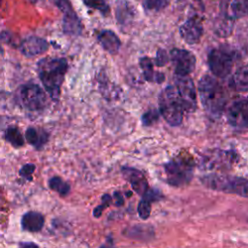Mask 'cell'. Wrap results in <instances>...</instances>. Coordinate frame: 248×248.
I'll return each instance as SVG.
<instances>
[{"instance_id": "obj_4", "label": "cell", "mask_w": 248, "mask_h": 248, "mask_svg": "<svg viewBox=\"0 0 248 248\" xmlns=\"http://www.w3.org/2000/svg\"><path fill=\"white\" fill-rule=\"evenodd\" d=\"M201 182L211 190L236 194L248 199V180L245 178L210 173L201 177Z\"/></svg>"}, {"instance_id": "obj_1", "label": "cell", "mask_w": 248, "mask_h": 248, "mask_svg": "<svg viewBox=\"0 0 248 248\" xmlns=\"http://www.w3.org/2000/svg\"><path fill=\"white\" fill-rule=\"evenodd\" d=\"M67 69L68 62L65 58L46 57L41 59L37 64L39 78L53 101L59 99Z\"/></svg>"}, {"instance_id": "obj_30", "label": "cell", "mask_w": 248, "mask_h": 248, "mask_svg": "<svg viewBox=\"0 0 248 248\" xmlns=\"http://www.w3.org/2000/svg\"><path fill=\"white\" fill-rule=\"evenodd\" d=\"M111 201H112V198H111L110 196H108V194L104 195V196H103V203L100 204V205H98V206L94 209V212H93L94 216L97 217V218L100 217V215L102 214L103 209L106 208L108 204H110V203H111Z\"/></svg>"}, {"instance_id": "obj_6", "label": "cell", "mask_w": 248, "mask_h": 248, "mask_svg": "<svg viewBox=\"0 0 248 248\" xmlns=\"http://www.w3.org/2000/svg\"><path fill=\"white\" fill-rule=\"evenodd\" d=\"M18 98L20 104L28 110H41L47 102L46 93L43 89L34 83L23 84L18 89Z\"/></svg>"}, {"instance_id": "obj_32", "label": "cell", "mask_w": 248, "mask_h": 248, "mask_svg": "<svg viewBox=\"0 0 248 248\" xmlns=\"http://www.w3.org/2000/svg\"><path fill=\"white\" fill-rule=\"evenodd\" d=\"M34 170H35V165L34 164H26L20 169L19 175L30 180L32 178V174H33Z\"/></svg>"}, {"instance_id": "obj_28", "label": "cell", "mask_w": 248, "mask_h": 248, "mask_svg": "<svg viewBox=\"0 0 248 248\" xmlns=\"http://www.w3.org/2000/svg\"><path fill=\"white\" fill-rule=\"evenodd\" d=\"M151 212V202L142 198L138 204V213L141 219H147Z\"/></svg>"}, {"instance_id": "obj_10", "label": "cell", "mask_w": 248, "mask_h": 248, "mask_svg": "<svg viewBox=\"0 0 248 248\" xmlns=\"http://www.w3.org/2000/svg\"><path fill=\"white\" fill-rule=\"evenodd\" d=\"M179 32L186 43L197 44L201 40L203 32L202 19L197 16L190 17L180 26Z\"/></svg>"}, {"instance_id": "obj_35", "label": "cell", "mask_w": 248, "mask_h": 248, "mask_svg": "<svg viewBox=\"0 0 248 248\" xmlns=\"http://www.w3.org/2000/svg\"><path fill=\"white\" fill-rule=\"evenodd\" d=\"M113 200L116 202L115 203H116L117 205H120V204H122V203H123V198H122L121 194H119V193H117V192L114 194V196H113Z\"/></svg>"}, {"instance_id": "obj_22", "label": "cell", "mask_w": 248, "mask_h": 248, "mask_svg": "<svg viewBox=\"0 0 248 248\" xmlns=\"http://www.w3.org/2000/svg\"><path fill=\"white\" fill-rule=\"evenodd\" d=\"M134 11L132 7L129 5V3L121 1L117 4L116 7V17L119 23L126 24L129 20L133 17Z\"/></svg>"}, {"instance_id": "obj_33", "label": "cell", "mask_w": 248, "mask_h": 248, "mask_svg": "<svg viewBox=\"0 0 248 248\" xmlns=\"http://www.w3.org/2000/svg\"><path fill=\"white\" fill-rule=\"evenodd\" d=\"M168 55L166 53V51L164 49H160L158 50L157 52V55H156V58H155V63L157 66L159 67H162L164 66L167 62H168Z\"/></svg>"}, {"instance_id": "obj_16", "label": "cell", "mask_w": 248, "mask_h": 248, "mask_svg": "<svg viewBox=\"0 0 248 248\" xmlns=\"http://www.w3.org/2000/svg\"><path fill=\"white\" fill-rule=\"evenodd\" d=\"M45 218L44 216L36 211H29L22 216L21 226L25 231L31 232H40L44 226Z\"/></svg>"}, {"instance_id": "obj_7", "label": "cell", "mask_w": 248, "mask_h": 248, "mask_svg": "<svg viewBox=\"0 0 248 248\" xmlns=\"http://www.w3.org/2000/svg\"><path fill=\"white\" fill-rule=\"evenodd\" d=\"M208 65L215 77L225 78L232 72L233 67V56L229 50L214 48L208 54Z\"/></svg>"}, {"instance_id": "obj_37", "label": "cell", "mask_w": 248, "mask_h": 248, "mask_svg": "<svg viewBox=\"0 0 248 248\" xmlns=\"http://www.w3.org/2000/svg\"><path fill=\"white\" fill-rule=\"evenodd\" d=\"M0 5H1V0H0Z\"/></svg>"}, {"instance_id": "obj_34", "label": "cell", "mask_w": 248, "mask_h": 248, "mask_svg": "<svg viewBox=\"0 0 248 248\" xmlns=\"http://www.w3.org/2000/svg\"><path fill=\"white\" fill-rule=\"evenodd\" d=\"M19 248H39V246L33 242H20Z\"/></svg>"}, {"instance_id": "obj_9", "label": "cell", "mask_w": 248, "mask_h": 248, "mask_svg": "<svg viewBox=\"0 0 248 248\" xmlns=\"http://www.w3.org/2000/svg\"><path fill=\"white\" fill-rule=\"evenodd\" d=\"M227 119L230 125L234 128H248V97L237 99L229 107Z\"/></svg>"}, {"instance_id": "obj_36", "label": "cell", "mask_w": 248, "mask_h": 248, "mask_svg": "<svg viewBox=\"0 0 248 248\" xmlns=\"http://www.w3.org/2000/svg\"><path fill=\"white\" fill-rule=\"evenodd\" d=\"M28 3H31V4H36L37 2H39L40 0H26Z\"/></svg>"}, {"instance_id": "obj_5", "label": "cell", "mask_w": 248, "mask_h": 248, "mask_svg": "<svg viewBox=\"0 0 248 248\" xmlns=\"http://www.w3.org/2000/svg\"><path fill=\"white\" fill-rule=\"evenodd\" d=\"M194 160L189 155H179L165 165L167 181L172 186H182L193 176Z\"/></svg>"}, {"instance_id": "obj_13", "label": "cell", "mask_w": 248, "mask_h": 248, "mask_svg": "<svg viewBox=\"0 0 248 248\" xmlns=\"http://www.w3.org/2000/svg\"><path fill=\"white\" fill-rule=\"evenodd\" d=\"M122 174L126 180H128L133 189L139 194L143 196L148 190V183L143 173L139 170L125 167L122 169Z\"/></svg>"}, {"instance_id": "obj_21", "label": "cell", "mask_w": 248, "mask_h": 248, "mask_svg": "<svg viewBox=\"0 0 248 248\" xmlns=\"http://www.w3.org/2000/svg\"><path fill=\"white\" fill-rule=\"evenodd\" d=\"M233 162V156L231 152H222V154H215L210 159L207 158L204 162L206 168H227Z\"/></svg>"}, {"instance_id": "obj_27", "label": "cell", "mask_w": 248, "mask_h": 248, "mask_svg": "<svg viewBox=\"0 0 248 248\" xmlns=\"http://www.w3.org/2000/svg\"><path fill=\"white\" fill-rule=\"evenodd\" d=\"M170 0H143V7L146 11L159 12L165 9Z\"/></svg>"}, {"instance_id": "obj_19", "label": "cell", "mask_w": 248, "mask_h": 248, "mask_svg": "<svg viewBox=\"0 0 248 248\" xmlns=\"http://www.w3.org/2000/svg\"><path fill=\"white\" fill-rule=\"evenodd\" d=\"M25 138L31 145L37 149H41L47 141L48 135L44 130L29 127L25 132Z\"/></svg>"}, {"instance_id": "obj_20", "label": "cell", "mask_w": 248, "mask_h": 248, "mask_svg": "<svg viewBox=\"0 0 248 248\" xmlns=\"http://www.w3.org/2000/svg\"><path fill=\"white\" fill-rule=\"evenodd\" d=\"M140 65L143 73V77L148 81H155V82H162L165 78L162 73L155 72L153 69V62L148 57H142L140 60Z\"/></svg>"}, {"instance_id": "obj_25", "label": "cell", "mask_w": 248, "mask_h": 248, "mask_svg": "<svg viewBox=\"0 0 248 248\" xmlns=\"http://www.w3.org/2000/svg\"><path fill=\"white\" fill-rule=\"evenodd\" d=\"M48 185L51 190L57 192L58 194H60L62 196L67 195L70 192V185L67 182L63 181L60 177H57V176L50 178Z\"/></svg>"}, {"instance_id": "obj_29", "label": "cell", "mask_w": 248, "mask_h": 248, "mask_svg": "<svg viewBox=\"0 0 248 248\" xmlns=\"http://www.w3.org/2000/svg\"><path fill=\"white\" fill-rule=\"evenodd\" d=\"M158 118H159V113L157 110H155V109L149 110L142 115V117H141L142 124L145 126L152 125L154 122H156L158 120Z\"/></svg>"}, {"instance_id": "obj_24", "label": "cell", "mask_w": 248, "mask_h": 248, "mask_svg": "<svg viewBox=\"0 0 248 248\" xmlns=\"http://www.w3.org/2000/svg\"><path fill=\"white\" fill-rule=\"evenodd\" d=\"M153 234V232L148 227H142V226H135L128 230V236L132 238L137 239H149L151 235Z\"/></svg>"}, {"instance_id": "obj_31", "label": "cell", "mask_w": 248, "mask_h": 248, "mask_svg": "<svg viewBox=\"0 0 248 248\" xmlns=\"http://www.w3.org/2000/svg\"><path fill=\"white\" fill-rule=\"evenodd\" d=\"M63 14H66L73 9L72 5H71V2L69 0H50Z\"/></svg>"}, {"instance_id": "obj_17", "label": "cell", "mask_w": 248, "mask_h": 248, "mask_svg": "<svg viewBox=\"0 0 248 248\" xmlns=\"http://www.w3.org/2000/svg\"><path fill=\"white\" fill-rule=\"evenodd\" d=\"M230 86L238 92L248 91V66L238 69L230 79Z\"/></svg>"}, {"instance_id": "obj_8", "label": "cell", "mask_w": 248, "mask_h": 248, "mask_svg": "<svg viewBox=\"0 0 248 248\" xmlns=\"http://www.w3.org/2000/svg\"><path fill=\"white\" fill-rule=\"evenodd\" d=\"M170 58L177 77H187L195 69V55L187 49L174 48L170 51Z\"/></svg>"}, {"instance_id": "obj_26", "label": "cell", "mask_w": 248, "mask_h": 248, "mask_svg": "<svg viewBox=\"0 0 248 248\" xmlns=\"http://www.w3.org/2000/svg\"><path fill=\"white\" fill-rule=\"evenodd\" d=\"M84 5L90 9L98 10L103 15H108L109 12V6L107 0H82Z\"/></svg>"}, {"instance_id": "obj_15", "label": "cell", "mask_w": 248, "mask_h": 248, "mask_svg": "<svg viewBox=\"0 0 248 248\" xmlns=\"http://www.w3.org/2000/svg\"><path fill=\"white\" fill-rule=\"evenodd\" d=\"M98 42L102 47L110 54H115L118 52L121 42L117 35L110 30H103L98 34Z\"/></svg>"}, {"instance_id": "obj_18", "label": "cell", "mask_w": 248, "mask_h": 248, "mask_svg": "<svg viewBox=\"0 0 248 248\" xmlns=\"http://www.w3.org/2000/svg\"><path fill=\"white\" fill-rule=\"evenodd\" d=\"M63 30L68 35H79L81 32V23L74 10L63 14Z\"/></svg>"}, {"instance_id": "obj_23", "label": "cell", "mask_w": 248, "mask_h": 248, "mask_svg": "<svg viewBox=\"0 0 248 248\" xmlns=\"http://www.w3.org/2000/svg\"><path fill=\"white\" fill-rule=\"evenodd\" d=\"M4 138L8 142H10L15 147H20L24 143V140L21 133L15 126H11L6 129Z\"/></svg>"}, {"instance_id": "obj_12", "label": "cell", "mask_w": 248, "mask_h": 248, "mask_svg": "<svg viewBox=\"0 0 248 248\" xmlns=\"http://www.w3.org/2000/svg\"><path fill=\"white\" fill-rule=\"evenodd\" d=\"M48 48V43L40 37L31 36L19 43L18 49L26 57H34L42 54Z\"/></svg>"}, {"instance_id": "obj_3", "label": "cell", "mask_w": 248, "mask_h": 248, "mask_svg": "<svg viewBox=\"0 0 248 248\" xmlns=\"http://www.w3.org/2000/svg\"><path fill=\"white\" fill-rule=\"evenodd\" d=\"M199 92L205 110L212 116H219L227 103V96L223 86L213 77L204 76L199 82Z\"/></svg>"}, {"instance_id": "obj_11", "label": "cell", "mask_w": 248, "mask_h": 248, "mask_svg": "<svg viewBox=\"0 0 248 248\" xmlns=\"http://www.w3.org/2000/svg\"><path fill=\"white\" fill-rule=\"evenodd\" d=\"M175 87L185 100L189 109L191 112H193L196 108L197 100H196V91H195V85L192 81V79L188 77H177L174 79Z\"/></svg>"}, {"instance_id": "obj_2", "label": "cell", "mask_w": 248, "mask_h": 248, "mask_svg": "<svg viewBox=\"0 0 248 248\" xmlns=\"http://www.w3.org/2000/svg\"><path fill=\"white\" fill-rule=\"evenodd\" d=\"M159 109L165 120L171 126L181 124L184 114L190 109L174 84L167 86L159 97Z\"/></svg>"}, {"instance_id": "obj_14", "label": "cell", "mask_w": 248, "mask_h": 248, "mask_svg": "<svg viewBox=\"0 0 248 248\" xmlns=\"http://www.w3.org/2000/svg\"><path fill=\"white\" fill-rule=\"evenodd\" d=\"M248 15V0H226L225 16L230 19H237Z\"/></svg>"}]
</instances>
